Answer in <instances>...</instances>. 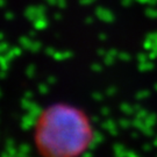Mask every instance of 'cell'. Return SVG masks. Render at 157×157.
I'll return each instance as SVG.
<instances>
[{
	"mask_svg": "<svg viewBox=\"0 0 157 157\" xmlns=\"http://www.w3.org/2000/svg\"><path fill=\"white\" fill-rule=\"evenodd\" d=\"M92 140L89 120L80 109L58 104L41 113L35 129V141L44 157H77Z\"/></svg>",
	"mask_w": 157,
	"mask_h": 157,
	"instance_id": "1",
	"label": "cell"
}]
</instances>
